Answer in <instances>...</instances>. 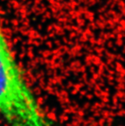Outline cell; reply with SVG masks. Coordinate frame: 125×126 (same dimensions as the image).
<instances>
[{
  "label": "cell",
  "instance_id": "1",
  "mask_svg": "<svg viewBox=\"0 0 125 126\" xmlns=\"http://www.w3.org/2000/svg\"><path fill=\"white\" fill-rule=\"evenodd\" d=\"M0 116L9 126H52L13 55L1 21Z\"/></svg>",
  "mask_w": 125,
  "mask_h": 126
}]
</instances>
